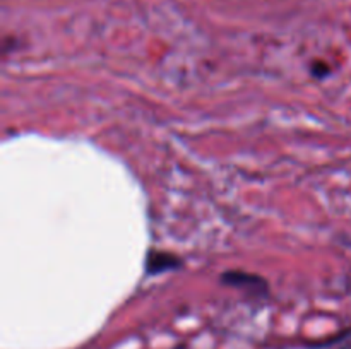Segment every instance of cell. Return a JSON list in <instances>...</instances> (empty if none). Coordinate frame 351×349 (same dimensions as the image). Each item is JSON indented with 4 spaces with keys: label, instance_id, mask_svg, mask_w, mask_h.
<instances>
[{
    "label": "cell",
    "instance_id": "obj_1",
    "mask_svg": "<svg viewBox=\"0 0 351 349\" xmlns=\"http://www.w3.org/2000/svg\"><path fill=\"white\" fill-rule=\"evenodd\" d=\"M180 266V259L177 255H171L167 252H149L146 259V270L147 274H160L165 270L175 269V267Z\"/></svg>",
    "mask_w": 351,
    "mask_h": 349
}]
</instances>
